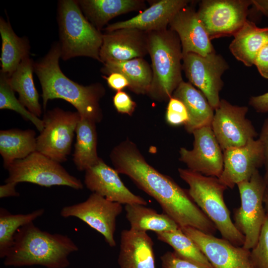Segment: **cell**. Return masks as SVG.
<instances>
[{
  "label": "cell",
  "instance_id": "74e56055",
  "mask_svg": "<svg viewBox=\"0 0 268 268\" xmlns=\"http://www.w3.org/2000/svg\"><path fill=\"white\" fill-rule=\"evenodd\" d=\"M264 151L265 175L264 181L266 185V189H268V117L265 120L262 127L259 138Z\"/></svg>",
  "mask_w": 268,
  "mask_h": 268
},
{
  "label": "cell",
  "instance_id": "484cf974",
  "mask_svg": "<svg viewBox=\"0 0 268 268\" xmlns=\"http://www.w3.org/2000/svg\"><path fill=\"white\" fill-rule=\"evenodd\" d=\"M35 135L32 130L0 131V153L6 169L15 161L24 159L36 151Z\"/></svg>",
  "mask_w": 268,
  "mask_h": 268
},
{
  "label": "cell",
  "instance_id": "e0dca14e",
  "mask_svg": "<svg viewBox=\"0 0 268 268\" xmlns=\"http://www.w3.org/2000/svg\"><path fill=\"white\" fill-rule=\"evenodd\" d=\"M148 54L147 32L135 28H122L103 34L101 62H124Z\"/></svg>",
  "mask_w": 268,
  "mask_h": 268
},
{
  "label": "cell",
  "instance_id": "8d00e7d4",
  "mask_svg": "<svg viewBox=\"0 0 268 268\" xmlns=\"http://www.w3.org/2000/svg\"><path fill=\"white\" fill-rule=\"evenodd\" d=\"M162 268H201L185 260L174 252H167L161 257Z\"/></svg>",
  "mask_w": 268,
  "mask_h": 268
},
{
  "label": "cell",
  "instance_id": "8fae6325",
  "mask_svg": "<svg viewBox=\"0 0 268 268\" xmlns=\"http://www.w3.org/2000/svg\"><path fill=\"white\" fill-rule=\"evenodd\" d=\"M182 61L189 82L200 89L214 110L220 102L219 92L223 86L221 76L229 68L227 63L215 52L206 56L188 53L183 56Z\"/></svg>",
  "mask_w": 268,
  "mask_h": 268
},
{
  "label": "cell",
  "instance_id": "3957f363",
  "mask_svg": "<svg viewBox=\"0 0 268 268\" xmlns=\"http://www.w3.org/2000/svg\"><path fill=\"white\" fill-rule=\"evenodd\" d=\"M78 250L66 235L43 231L33 222L20 228L11 247L4 258L5 266H40L46 268H66L68 256Z\"/></svg>",
  "mask_w": 268,
  "mask_h": 268
},
{
  "label": "cell",
  "instance_id": "ab89813d",
  "mask_svg": "<svg viewBox=\"0 0 268 268\" xmlns=\"http://www.w3.org/2000/svg\"><path fill=\"white\" fill-rule=\"evenodd\" d=\"M107 81L108 86L112 89L118 91H122L124 88L129 87L130 83L126 77L119 72H113L108 75L102 76Z\"/></svg>",
  "mask_w": 268,
  "mask_h": 268
},
{
  "label": "cell",
  "instance_id": "83f0119b",
  "mask_svg": "<svg viewBox=\"0 0 268 268\" xmlns=\"http://www.w3.org/2000/svg\"><path fill=\"white\" fill-rule=\"evenodd\" d=\"M126 218L131 229L142 232L157 233L175 230L180 227L168 215L140 204H126Z\"/></svg>",
  "mask_w": 268,
  "mask_h": 268
},
{
  "label": "cell",
  "instance_id": "d6a6232c",
  "mask_svg": "<svg viewBox=\"0 0 268 268\" xmlns=\"http://www.w3.org/2000/svg\"><path fill=\"white\" fill-rule=\"evenodd\" d=\"M0 109L16 112L24 119L32 122L40 132L44 128L43 120L26 110L16 98L9 82V76L1 72L0 73Z\"/></svg>",
  "mask_w": 268,
  "mask_h": 268
},
{
  "label": "cell",
  "instance_id": "7c38bea8",
  "mask_svg": "<svg viewBox=\"0 0 268 268\" xmlns=\"http://www.w3.org/2000/svg\"><path fill=\"white\" fill-rule=\"evenodd\" d=\"M122 211V204L92 193L86 201L63 207L60 214L65 218L74 217L83 221L102 235L106 242L113 247L116 245V219Z\"/></svg>",
  "mask_w": 268,
  "mask_h": 268
},
{
  "label": "cell",
  "instance_id": "30bf717a",
  "mask_svg": "<svg viewBox=\"0 0 268 268\" xmlns=\"http://www.w3.org/2000/svg\"><path fill=\"white\" fill-rule=\"evenodd\" d=\"M250 0H204L197 11L210 40L234 36L247 19Z\"/></svg>",
  "mask_w": 268,
  "mask_h": 268
},
{
  "label": "cell",
  "instance_id": "cb8c5ba5",
  "mask_svg": "<svg viewBox=\"0 0 268 268\" xmlns=\"http://www.w3.org/2000/svg\"><path fill=\"white\" fill-rule=\"evenodd\" d=\"M229 45L232 54L247 67L254 65L259 51L268 43V27L260 28L247 20Z\"/></svg>",
  "mask_w": 268,
  "mask_h": 268
},
{
  "label": "cell",
  "instance_id": "9c48e42d",
  "mask_svg": "<svg viewBox=\"0 0 268 268\" xmlns=\"http://www.w3.org/2000/svg\"><path fill=\"white\" fill-rule=\"evenodd\" d=\"M80 118L77 112L59 108L47 111L42 120L44 128L36 138V151L59 163L66 161Z\"/></svg>",
  "mask_w": 268,
  "mask_h": 268
},
{
  "label": "cell",
  "instance_id": "2e32d148",
  "mask_svg": "<svg viewBox=\"0 0 268 268\" xmlns=\"http://www.w3.org/2000/svg\"><path fill=\"white\" fill-rule=\"evenodd\" d=\"M223 169L218 178L227 188L233 189L240 182L248 181L264 164V155L259 139L245 145L223 151Z\"/></svg>",
  "mask_w": 268,
  "mask_h": 268
},
{
  "label": "cell",
  "instance_id": "d6986e66",
  "mask_svg": "<svg viewBox=\"0 0 268 268\" xmlns=\"http://www.w3.org/2000/svg\"><path fill=\"white\" fill-rule=\"evenodd\" d=\"M169 25L180 39L183 56L192 53L206 56L215 52L197 11L189 4L174 15Z\"/></svg>",
  "mask_w": 268,
  "mask_h": 268
},
{
  "label": "cell",
  "instance_id": "e575fe53",
  "mask_svg": "<svg viewBox=\"0 0 268 268\" xmlns=\"http://www.w3.org/2000/svg\"><path fill=\"white\" fill-rule=\"evenodd\" d=\"M166 120L171 126L185 125L189 120L186 106L180 100L172 97L168 101L166 112Z\"/></svg>",
  "mask_w": 268,
  "mask_h": 268
},
{
  "label": "cell",
  "instance_id": "5b68a950",
  "mask_svg": "<svg viewBox=\"0 0 268 268\" xmlns=\"http://www.w3.org/2000/svg\"><path fill=\"white\" fill-rule=\"evenodd\" d=\"M181 178L189 187L194 201L212 222L222 238L236 246H243L244 236L238 230L224 200L227 187L218 178L206 176L188 169L179 168Z\"/></svg>",
  "mask_w": 268,
  "mask_h": 268
},
{
  "label": "cell",
  "instance_id": "f546056e",
  "mask_svg": "<svg viewBox=\"0 0 268 268\" xmlns=\"http://www.w3.org/2000/svg\"><path fill=\"white\" fill-rule=\"evenodd\" d=\"M0 34L2 40L0 72L10 76L21 61L29 56V45L26 39L18 37L9 22L1 17Z\"/></svg>",
  "mask_w": 268,
  "mask_h": 268
},
{
  "label": "cell",
  "instance_id": "60d3db41",
  "mask_svg": "<svg viewBox=\"0 0 268 268\" xmlns=\"http://www.w3.org/2000/svg\"><path fill=\"white\" fill-rule=\"evenodd\" d=\"M249 104L258 113L268 112V92L262 95L251 97L250 98Z\"/></svg>",
  "mask_w": 268,
  "mask_h": 268
},
{
  "label": "cell",
  "instance_id": "ee69618b",
  "mask_svg": "<svg viewBox=\"0 0 268 268\" xmlns=\"http://www.w3.org/2000/svg\"><path fill=\"white\" fill-rule=\"evenodd\" d=\"M264 204L266 214L268 216V189H266L264 197Z\"/></svg>",
  "mask_w": 268,
  "mask_h": 268
},
{
  "label": "cell",
  "instance_id": "7bdbcfd3",
  "mask_svg": "<svg viewBox=\"0 0 268 268\" xmlns=\"http://www.w3.org/2000/svg\"><path fill=\"white\" fill-rule=\"evenodd\" d=\"M253 3L258 10L268 15V0H254Z\"/></svg>",
  "mask_w": 268,
  "mask_h": 268
},
{
  "label": "cell",
  "instance_id": "f35d334b",
  "mask_svg": "<svg viewBox=\"0 0 268 268\" xmlns=\"http://www.w3.org/2000/svg\"><path fill=\"white\" fill-rule=\"evenodd\" d=\"M254 65L261 76L268 79V43L257 54Z\"/></svg>",
  "mask_w": 268,
  "mask_h": 268
},
{
  "label": "cell",
  "instance_id": "5bb4252c",
  "mask_svg": "<svg viewBox=\"0 0 268 268\" xmlns=\"http://www.w3.org/2000/svg\"><path fill=\"white\" fill-rule=\"evenodd\" d=\"M192 134L193 148H180L179 160L192 171L219 178L223 169V153L211 126L198 129Z\"/></svg>",
  "mask_w": 268,
  "mask_h": 268
},
{
  "label": "cell",
  "instance_id": "9a60e30c",
  "mask_svg": "<svg viewBox=\"0 0 268 268\" xmlns=\"http://www.w3.org/2000/svg\"><path fill=\"white\" fill-rule=\"evenodd\" d=\"M180 228L197 245L213 268H252L250 250L192 227Z\"/></svg>",
  "mask_w": 268,
  "mask_h": 268
},
{
  "label": "cell",
  "instance_id": "6da1fadb",
  "mask_svg": "<svg viewBox=\"0 0 268 268\" xmlns=\"http://www.w3.org/2000/svg\"><path fill=\"white\" fill-rule=\"evenodd\" d=\"M110 157L116 171L128 176L154 198L164 213L180 227L190 226L215 234L217 229L214 224L194 201L188 190L148 164L133 142L129 139L122 141L113 149Z\"/></svg>",
  "mask_w": 268,
  "mask_h": 268
},
{
  "label": "cell",
  "instance_id": "44dd1931",
  "mask_svg": "<svg viewBox=\"0 0 268 268\" xmlns=\"http://www.w3.org/2000/svg\"><path fill=\"white\" fill-rule=\"evenodd\" d=\"M153 242L146 232L131 228L121 234L120 268H155Z\"/></svg>",
  "mask_w": 268,
  "mask_h": 268
},
{
  "label": "cell",
  "instance_id": "f6af8a7d",
  "mask_svg": "<svg viewBox=\"0 0 268 268\" xmlns=\"http://www.w3.org/2000/svg\"></svg>",
  "mask_w": 268,
  "mask_h": 268
},
{
  "label": "cell",
  "instance_id": "836d02e7",
  "mask_svg": "<svg viewBox=\"0 0 268 268\" xmlns=\"http://www.w3.org/2000/svg\"><path fill=\"white\" fill-rule=\"evenodd\" d=\"M252 268H268V216L262 228L259 239L250 250Z\"/></svg>",
  "mask_w": 268,
  "mask_h": 268
},
{
  "label": "cell",
  "instance_id": "603a6c76",
  "mask_svg": "<svg viewBox=\"0 0 268 268\" xmlns=\"http://www.w3.org/2000/svg\"><path fill=\"white\" fill-rule=\"evenodd\" d=\"M85 17L99 31L114 17L143 8L141 0H81L77 1Z\"/></svg>",
  "mask_w": 268,
  "mask_h": 268
},
{
  "label": "cell",
  "instance_id": "f1b7e54d",
  "mask_svg": "<svg viewBox=\"0 0 268 268\" xmlns=\"http://www.w3.org/2000/svg\"><path fill=\"white\" fill-rule=\"evenodd\" d=\"M96 123L80 118L75 130L76 134L73 161L79 171H86L100 159L97 152V134Z\"/></svg>",
  "mask_w": 268,
  "mask_h": 268
},
{
  "label": "cell",
  "instance_id": "7a4b0ae2",
  "mask_svg": "<svg viewBox=\"0 0 268 268\" xmlns=\"http://www.w3.org/2000/svg\"><path fill=\"white\" fill-rule=\"evenodd\" d=\"M61 55L60 44H55L44 58L33 64L42 87L44 108L49 100L62 99L76 108L81 118L95 123L101 122L103 115L99 101L105 93L104 87L99 83L83 86L68 78L60 67Z\"/></svg>",
  "mask_w": 268,
  "mask_h": 268
},
{
  "label": "cell",
  "instance_id": "b9f144b4",
  "mask_svg": "<svg viewBox=\"0 0 268 268\" xmlns=\"http://www.w3.org/2000/svg\"><path fill=\"white\" fill-rule=\"evenodd\" d=\"M17 183L7 182L0 186V198H4L8 197H17L19 194L16 192L15 187Z\"/></svg>",
  "mask_w": 268,
  "mask_h": 268
},
{
  "label": "cell",
  "instance_id": "d4e9b609",
  "mask_svg": "<svg viewBox=\"0 0 268 268\" xmlns=\"http://www.w3.org/2000/svg\"><path fill=\"white\" fill-rule=\"evenodd\" d=\"M104 64L101 71L109 75L119 72L129 80V88L137 94H147L152 80L151 67L142 58L133 59L124 62H107Z\"/></svg>",
  "mask_w": 268,
  "mask_h": 268
},
{
  "label": "cell",
  "instance_id": "d590c367",
  "mask_svg": "<svg viewBox=\"0 0 268 268\" xmlns=\"http://www.w3.org/2000/svg\"><path fill=\"white\" fill-rule=\"evenodd\" d=\"M114 105L117 111L122 114L132 115L134 111L136 104L126 92H117L113 99Z\"/></svg>",
  "mask_w": 268,
  "mask_h": 268
},
{
  "label": "cell",
  "instance_id": "8992f818",
  "mask_svg": "<svg viewBox=\"0 0 268 268\" xmlns=\"http://www.w3.org/2000/svg\"><path fill=\"white\" fill-rule=\"evenodd\" d=\"M58 23L61 58L63 60L84 56L101 62L99 53L103 34L85 17L77 1H59Z\"/></svg>",
  "mask_w": 268,
  "mask_h": 268
},
{
  "label": "cell",
  "instance_id": "ac0fdd59",
  "mask_svg": "<svg viewBox=\"0 0 268 268\" xmlns=\"http://www.w3.org/2000/svg\"><path fill=\"white\" fill-rule=\"evenodd\" d=\"M119 173L100 158L98 163L85 171L84 183L88 189L112 201L121 204H140L147 201L133 193L123 183Z\"/></svg>",
  "mask_w": 268,
  "mask_h": 268
},
{
  "label": "cell",
  "instance_id": "1f68e13d",
  "mask_svg": "<svg viewBox=\"0 0 268 268\" xmlns=\"http://www.w3.org/2000/svg\"><path fill=\"white\" fill-rule=\"evenodd\" d=\"M43 208L26 214H12L3 207L0 208V257L4 258L14 242V237L21 227L42 215Z\"/></svg>",
  "mask_w": 268,
  "mask_h": 268
},
{
  "label": "cell",
  "instance_id": "ba28073f",
  "mask_svg": "<svg viewBox=\"0 0 268 268\" xmlns=\"http://www.w3.org/2000/svg\"><path fill=\"white\" fill-rule=\"evenodd\" d=\"M7 170L5 183L28 182L46 187L65 186L77 190L83 188L81 181L69 174L60 163L37 151L15 161Z\"/></svg>",
  "mask_w": 268,
  "mask_h": 268
},
{
  "label": "cell",
  "instance_id": "4316f807",
  "mask_svg": "<svg viewBox=\"0 0 268 268\" xmlns=\"http://www.w3.org/2000/svg\"><path fill=\"white\" fill-rule=\"evenodd\" d=\"M33 64L29 56L24 58L9 76V82L13 90L18 93L21 103L38 117L42 114V109L33 78Z\"/></svg>",
  "mask_w": 268,
  "mask_h": 268
},
{
  "label": "cell",
  "instance_id": "52a82bcc",
  "mask_svg": "<svg viewBox=\"0 0 268 268\" xmlns=\"http://www.w3.org/2000/svg\"><path fill=\"white\" fill-rule=\"evenodd\" d=\"M241 205L233 210L234 225L244 236L243 247L251 250L256 244L266 219L264 204L266 185L259 170L250 179L237 184Z\"/></svg>",
  "mask_w": 268,
  "mask_h": 268
},
{
  "label": "cell",
  "instance_id": "4dcf8cb0",
  "mask_svg": "<svg viewBox=\"0 0 268 268\" xmlns=\"http://www.w3.org/2000/svg\"><path fill=\"white\" fill-rule=\"evenodd\" d=\"M156 234L159 240L170 245L181 258L201 268H213L197 245L180 227L175 230Z\"/></svg>",
  "mask_w": 268,
  "mask_h": 268
},
{
  "label": "cell",
  "instance_id": "ffe728a7",
  "mask_svg": "<svg viewBox=\"0 0 268 268\" xmlns=\"http://www.w3.org/2000/svg\"><path fill=\"white\" fill-rule=\"evenodd\" d=\"M191 2L187 0H161L132 18L108 25L106 31L122 28H135L150 32L167 29L171 19L183 7Z\"/></svg>",
  "mask_w": 268,
  "mask_h": 268
},
{
  "label": "cell",
  "instance_id": "7402d4cb",
  "mask_svg": "<svg viewBox=\"0 0 268 268\" xmlns=\"http://www.w3.org/2000/svg\"><path fill=\"white\" fill-rule=\"evenodd\" d=\"M172 97L181 101L186 107L189 120L184 126L188 133L192 134L198 129L211 125L214 109L202 92L191 83L183 80Z\"/></svg>",
  "mask_w": 268,
  "mask_h": 268
},
{
  "label": "cell",
  "instance_id": "4fadbf2b",
  "mask_svg": "<svg viewBox=\"0 0 268 268\" xmlns=\"http://www.w3.org/2000/svg\"><path fill=\"white\" fill-rule=\"evenodd\" d=\"M214 111L211 126L223 151L242 146L257 136L254 126L246 117L247 106L233 105L221 99Z\"/></svg>",
  "mask_w": 268,
  "mask_h": 268
},
{
  "label": "cell",
  "instance_id": "277c9868",
  "mask_svg": "<svg viewBox=\"0 0 268 268\" xmlns=\"http://www.w3.org/2000/svg\"><path fill=\"white\" fill-rule=\"evenodd\" d=\"M147 32L152 71V82L147 95L159 102L169 101L183 80L180 40L176 33L170 29Z\"/></svg>",
  "mask_w": 268,
  "mask_h": 268
}]
</instances>
